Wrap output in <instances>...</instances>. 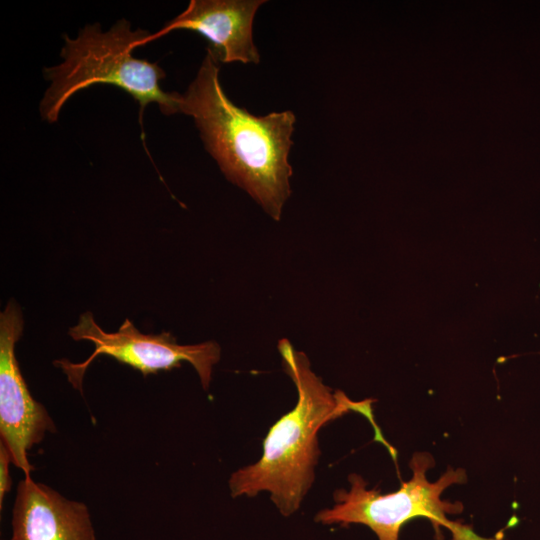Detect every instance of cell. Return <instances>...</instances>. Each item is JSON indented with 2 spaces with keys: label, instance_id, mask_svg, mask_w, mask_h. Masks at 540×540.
<instances>
[{
  "label": "cell",
  "instance_id": "6da1fadb",
  "mask_svg": "<svg viewBox=\"0 0 540 540\" xmlns=\"http://www.w3.org/2000/svg\"><path fill=\"white\" fill-rule=\"evenodd\" d=\"M218 62L207 48L195 79L181 94L179 113L194 119L225 177L279 220L291 193L288 156L296 117L289 110L257 117L236 106L222 88Z\"/></svg>",
  "mask_w": 540,
  "mask_h": 540
},
{
  "label": "cell",
  "instance_id": "7a4b0ae2",
  "mask_svg": "<svg viewBox=\"0 0 540 540\" xmlns=\"http://www.w3.org/2000/svg\"><path fill=\"white\" fill-rule=\"evenodd\" d=\"M278 349L284 371L296 386L297 403L270 427L260 459L233 472L228 485L233 498L269 492L279 512L289 516L299 509L314 482L320 456L318 433L330 421L358 412L376 430L375 439L392 456L396 451L374 420L372 399L356 402L340 390L333 391L311 370L308 357L287 339L279 341Z\"/></svg>",
  "mask_w": 540,
  "mask_h": 540
},
{
  "label": "cell",
  "instance_id": "3957f363",
  "mask_svg": "<svg viewBox=\"0 0 540 540\" xmlns=\"http://www.w3.org/2000/svg\"><path fill=\"white\" fill-rule=\"evenodd\" d=\"M151 35L132 30L130 22L121 19L105 32L95 23L83 27L76 38L64 36L62 63L44 69L50 86L40 102L42 119L56 122L75 93L96 84L114 85L130 94L139 103L140 117L150 103H157L165 115L179 113L181 94L160 88L164 70L133 56L135 49L150 43Z\"/></svg>",
  "mask_w": 540,
  "mask_h": 540
},
{
  "label": "cell",
  "instance_id": "277c9868",
  "mask_svg": "<svg viewBox=\"0 0 540 540\" xmlns=\"http://www.w3.org/2000/svg\"><path fill=\"white\" fill-rule=\"evenodd\" d=\"M433 465L432 455L415 453L409 464L412 478L403 482L397 491L387 494L368 489L367 481L352 473L348 477L350 489L336 490L334 506L319 511L315 521L343 527L362 524L369 527L378 540H399L405 523L423 517L431 522L436 540H444L441 527L451 532L452 540H504L503 537L480 536L471 526L448 518L447 515L460 513L464 507L460 502L445 501L440 496L450 485L465 482L466 473L463 469L449 467L437 481L429 482L426 473Z\"/></svg>",
  "mask_w": 540,
  "mask_h": 540
},
{
  "label": "cell",
  "instance_id": "5b68a950",
  "mask_svg": "<svg viewBox=\"0 0 540 540\" xmlns=\"http://www.w3.org/2000/svg\"><path fill=\"white\" fill-rule=\"evenodd\" d=\"M68 334L75 341L86 340L95 346L92 355L82 363L74 364L66 359L57 362L73 387L80 391L86 369L100 355L129 365L143 376L178 368L186 361L196 370L205 390L209 387L213 366L221 356V348L215 341L180 345L170 332L143 334L129 319H125L118 331L105 332L90 312L82 314Z\"/></svg>",
  "mask_w": 540,
  "mask_h": 540
},
{
  "label": "cell",
  "instance_id": "8992f818",
  "mask_svg": "<svg viewBox=\"0 0 540 540\" xmlns=\"http://www.w3.org/2000/svg\"><path fill=\"white\" fill-rule=\"evenodd\" d=\"M23 331L17 304L10 301L0 314V437L9 450L12 464L25 475L33 470L28 452L56 426L46 408L29 392L15 356V345Z\"/></svg>",
  "mask_w": 540,
  "mask_h": 540
},
{
  "label": "cell",
  "instance_id": "52a82bcc",
  "mask_svg": "<svg viewBox=\"0 0 540 540\" xmlns=\"http://www.w3.org/2000/svg\"><path fill=\"white\" fill-rule=\"evenodd\" d=\"M265 0H191L187 8L168 21L150 42L174 30H191L205 37L221 63L260 62L253 41V21Z\"/></svg>",
  "mask_w": 540,
  "mask_h": 540
},
{
  "label": "cell",
  "instance_id": "ba28073f",
  "mask_svg": "<svg viewBox=\"0 0 540 540\" xmlns=\"http://www.w3.org/2000/svg\"><path fill=\"white\" fill-rule=\"evenodd\" d=\"M10 540H96L83 502L67 499L25 475L17 487Z\"/></svg>",
  "mask_w": 540,
  "mask_h": 540
},
{
  "label": "cell",
  "instance_id": "9c48e42d",
  "mask_svg": "<svg viewBox=\"0 0 540 540\" xmlns=\"http://www.w3.org/2000/svg\"><path fill=\"white\" fill-rule=\"evenodd\" d=\"M12 457L7 447L0 442V509H2L3 500L11 488V478L9 467Z\"/></svg>",
  "mask_w": 540,
  "mask_h": 540
}]
</instances>
